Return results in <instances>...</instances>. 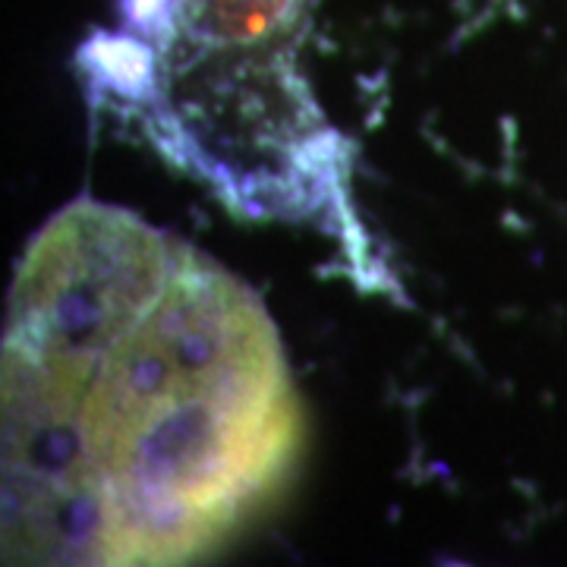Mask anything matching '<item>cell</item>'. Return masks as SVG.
<instances>
[{
    "mask_svg": "<svg viewBox=\"0 0 567 567\" xmlns=\"http://www.w3.org/2000/svg\"><path fill=\"white\" fill-rule=\"evenodd\" d=\"M300 404L259 297L99 203L29 246L3 338L7 551L181 565L287 473Z\"/></svg>",
    "mask_w": 567,
    "mask_h": 567,
    "instance_id": "1",
    "label": "cell"
}]
</instances>
